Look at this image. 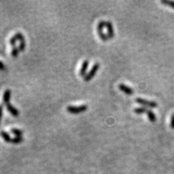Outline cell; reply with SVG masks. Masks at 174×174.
Returning <instances> with one entry per match:
<instances>
[{
    "mask_svg": "<svg viewBox=\"0 0 174 174\" xmlns=\"http://www.w3.org/2000/svg\"><path fill=\"white\" fill-rule=\"evenodd\" d=\"M10 96H11V91L10 89H7L5 91L3 95V101L6 105L10 103Z\"/></svg>",
    "mask_w": 174,
    "mask_h": 174,
    "instance_id": "11",
    "label": "cell"
},
{
    "mask_svg": "<svg viewBox=\"0 0 174 174\" xmlns=\"http://www.w3.org/2000/svg\"><path fill=\"white\" fill-rule=\"evenodd\" d=\"M105 24H106V22L104 20H102L98 23L97 28H96V29H97L99 36H100L101 39L104 41V42H106L107 38H108V36H107V35H106V34L104 33V31H103V29H104V28L105 26Z\"/></svg>",
    "mask_w": 174,
    "mask_h": 174,
    "instance_id": "3",
    "label": "cell"
},
{
    "mask_svg": "<svg viewBox=\"0 0 174 174\" xmlns=\"http://www.w3.org/2000/svg\"><path fill=\"white\" fill-rule=\"evenodd\" d=\"M25 49V38L23 37L20 40V45H19V49L20 51H24Z\"/></svg>",
    "mask_w": 174,
    "mask_h": 174,
    "instance_id": "15",
    "label": "cell"
},
{
    "mask_svg": "<svg viewBox=\"0 0 174 174\" xmlns=\"http://www.w3.org/2000/svg\"><path fill=\"white\" fill-rule=\"evenodd\" d=\"M11 132L14 135H16V136H19V137H20L23 134L22 131L20 129H18V128H12V129H11Z\"/></svg>",
    "mask_w": 174,
    "mask_h": 174,
    "instance_id": "16",
    "label": "cell"
},
{
    "mask_svg": "<svg viewBox=\"0 0 174 174\" xmlns=\"http://www.w3.org/2000/svg\"><path fill=\"white\" fill-rule=\"evenodd\" d=\"M171 127L172 128H174V114L172 115L171 119Z\"/></svg>",
    "mask_w": 174,
    "mask_h": 174,
    "instance_id": "18",
    "label": "cell"
},
{
    "mask_svg": "<svg viewBox=\"0 0 174 174\" xmlns=\"http://www.w3.org/2000/svg\"><path fill=\"white\" fill-rule=\"evenodd\" d=\"M2 110H3L2 105H0V121H1L2 116Z\"/></svg>",
    "mask_w": 174,
    "mask_h": 174,
    "instance_id": "20",
    "label": "cell"
},
{
    "mask_svg": "<svg viewBox=\"0 0 174 174\" xmlns=\"http://www.w3.org/2000/svg\"><path fill=\"white\" fill-rule=\"evenodd\" d=\"M88 109L87 105H81V106H68L67 107V111L69 113L71 114H78L81 113H83Z\"/></svg>",
    "mask_w": 174,
    "mask_h": 174,
    "instance_id": "2",
    "label": "cell"
},
{
    "mask_svg": "<svg viewBox=\"0 0 174 174\" xmlns=\"http://www.w3.org/2000/svg\"><path fill=\"white\" fill-rule=\"evenodd\" d=\"M161 3L174 9V2L173 1H170V0H162V1H161Z\"/></svg>",
    "mask_w": 174,
    "mask_h": 174,
    "instance_id": "13",
    "label": "cell"
},
{
    "mask_svg": "<svg viewBox=\"0 0 174 174\" xmlns=\"http://www.w3.org/2000/svg\"><path fill=\"white\" fill-rule=\"evenodd\" d=\"M19 51H20V49H19V47H13L12 49V52L11 55L13 57H17L19 55Z\"/></svg>",
    "mask_w": 174,
    "mask_h": 174,
    "instance_id": "14",
    "label": "cell"
},
{
    "mask_svg": "<svg viewBox=\"0 0 174 174\" xmlns=\"http://www.w3.org/2000/svg\"><path fill=\"white\" fill-rule=\"evenodd\" d=\"M134 113L136 114H143V113H146L147 115L148 119L151 122H155L157 120L156 115L153 112L152 110H149L145 107H137V108H135L134 109Z\"/></svg>",
    "mask_w": 174,
    "mask_h": 174,
    "instance_id": "1",
    "label": "cell"
},
{
    "mask_svg": "<svg viewBox=\"0 0 174 174\" xmlns=\"http://www.w3.org/2000/svg\"><path fill=\"white\" fill-rule=\"evenodd\" d=\"M6 107H7V110L9 111L12 115L15 116V117H18L19 115L18 109H17L16 107H14L12 105H10V103H8V104L6 105Z\"/></svg>",
    "mask_w": 174,
    "mask_h": 174,
    "instance_id": "9",
    "label": "cell"
},
{
    "mask_svg": "<svg viewBox=\"0 0 174 174\" xmlns=\"http://www.w3.org/2000/svg\"><path fill=\"white\" fill-rule=\"evenodd\" d=\"M1 136H2L4 140H5L6 142H10V141H11L12 139H11V137L10 136V135L8 134L7 132H1Z\"/></svg>",
    "mask_w": 174,
    "mask_h": 174,
    "instance_id": "12",
    "label": "cell"
},
{
    "mask_svg": "<svg viewBox=\"0 0 174 174\" xmlns=\"http://www.w3.org/2000/svg\"><path fill=\"white\" fill-rule=\"evenodd\" d=\"M100 67V65L99 63L94 64L91 69L90 70L89 74H87V75H86V76L84 77V81H86V82H89L90 80H91V79L94 78V76H95V74H96V72L98 71Z\"/></svg>",
    "mask_w": 174,
    "mask_h": 174,
    "instance_id": "4",
    "label": "cell"
},
{
    "mask_svg": "<svg viewBox=\"0 0 174 174\" xmlns=\"http://www.w3.org/2000/svg\"><path fill=\"white\" fill-rule=\"evenodd\" d=\"M136 102L137 103H139V104L143 105V106L152 107V108H154V107H158V103L157 102H154V101H149V100H145V99L136 98Z\"/></svg>",
    "mask_w": 174,
    "mask_h": 174,
    "instance_id": "5",
    "label": "cell"
},
{
    "mask_svg": "<svg viewBox=\"0 0 174 174\" xmlns=\"http://www.w3.org/2000/svg\"><path fill=\"white\" fill-rule=\"evenodd\" d=\"M5 65L2 62L0 61V70H5Z\"/></svg>",
    "mask_w": 174,
    "mask_h": 174,
    "instance_id": "19",
    "label": "cell"
},
{
    "mask_svg": "<svg viewBox=\"0 0 174 174\" xmlns=\"http://www.w3.org/2000/svg\"><path fill=\"white\" fill-rule=\"evenodd\" d=\"M89 60L83 61L82 66H81V68L80 70V76H83V77L86 76V73H87L88 67H89Z\"/></svg>",
    "mask_w": 174,
    "mask_h": 174,
    "instance_id": "10",
    "label": "cell"
},
{
    "mask_svg": "<svg viewBox=\"0 0 174 174\" xmlns=\"http://www.w3.org/2000/svg\"><path fill=\"white\" fill-rule=\"evenodd\" d=\"M105 26H106L107 30V36H108V38H113L114 35H115V33H114L113 26V24H112V23L109 22V21H107L106 24H105Z\"/></svg>",
    "mask_w": 174,
    "mask_h": 174,
    "instance_id": "8",
    "label": "cell"
},
{
    "mask_svg": "<svg viewBox=\"0 0 174 174\" xmlns=\"http://www.w3.org/2000/svg\"><path fill=\"white\" fill-rule=\"evenodd\" d=\"M23 37H24V36H23V34L21 33H20V32H18V33H16L10 39V44L12 45V47H16V44L17 41H18V40L20 41Z\"/></svg>",
    "mask_w": 174,
    "mask_h": 174,
    "instance_id": "7",
    "label": "cell"
},
{
    "mask_svg": "<svg viewBox=\"0 0 174 174\" xmlns=\"http://www.w3.org/2000/svg\"><path fill=\"white\" fill-rule=\"evenodd\" d=\"M23 141V139L22 137H19V136H16L15 137V138L12 139L11 141H10V143H12V144H20Z\"/></svg>",
    "mask_w": 174,
    "mask_h": 174,
    "instance_id": "17",
    "label": "cell"
},
{
    "mask_svg": "<svg viewBox=\"0 0 174 174\" xmlns=\"http://www.w3.org/2000/svg\"><path fill=\"white\" fill-rule=\"evenodd\" d=\"M118 88L121 91L124 92V94H126V95H132L134 92V89H132V88L129 87H128V86L123 84V83H121V84L118 86Z\"/></svg>",
    "mask_w": 174,
    "mask_h": 174,
    "instance_id": "6",
    "label": "cell"
}]
</instances>
